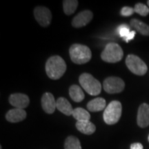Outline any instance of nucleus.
Masks as SVG:
<instances>
[{
  "instance_id": "nucleus-1",
  "label": "nucleus",
  "mask_w": 149,
  "mask_h": 149,
  "mask_svg": "<svg viewBox=\"0 0 149 149\" xmlns=\"http://www.w3.org/2000/svg\"><path fill=\"white\" fill-rule=\"evenodd\" d=\"M45 69L50 79L57 80L64 75L66 70V64L60 56L55 55L46 61Z\"/></svg>"
},
{
  "instance_id": "nucleus-2",
  "label": "nucleus",
  "mask_w": 149,
  "mask_h": 149,
  "mask_svg": "<svg viewBox=\"0 0 149 149\" xmlns=\"http://www.w3.org/2000/svg\"><path fill=\"white\" fill-rule=\"evenodd\" d=\"M69 54L72 61L76 64H83L88 62L92 57L91 49L87 46L74 44L70 46Z\"/></svg>"
},
{
  "instance_id": "nucleus-3",
  "label": "nucleus",
  "mask_w": 149,
  "mask_h": 149,
  "mask_svg": "<svg viewBox=\"0 0 149 149\" xmlns=\"http://www.w3.org/2000/svg\"><path fill=\"white\" fill-rule=\"evenodd\" d=\"M124 52L121 46L117 43H109L101 53V58L108 63H116L122 60Z\"/></svg>"
},
{
  "instance_id": "nucleus-4",
  "label": "nucleus",
  "mask_w": 149,
  "mask_h": 149,
  "mask_svg": "<svg viewBox=\"0 0 149 149\" xmlns=\"http://www.w3.org/2000/svg\"><path fill=\"white\" fill-rule=\"evenodd\" d=\"M79 81L86 92L93 96H97L101 93L102 84L92 74L82 73L79 77Z\"/></svg>"
},
{
  "instance_id": "nucleus-5",
  "label": "nucleus",
  "mask_w": 149,
  "mask_h": 149,
  "mask_svg": "<svg viewBox=\"0 0 149 149\" xmlns=\"http://www.w3.org/2000/svg\"><path fill=\"white\" fill-rule=\"evenodd\" d=\"M122 112V104L119 101H112L104 112V120L108 125H113L120 120Z\"/></svg>"
},
{
  "instance_id": "nucleus-6",
  "label": "nucleus",
  "mask_w": 149,
  "mask_h": 149,
  "mask_svg": "<svg viewBox=\"0 0 149 149\" xmlns=\"http://www.w3.org/2000/svg\"><path fill=\"white\" fill-rule=\"evenodd\" d=\"M126 66L133 74L142 76L146 73L148 67L144 61L135 55H128L126 59Z\"/></svg>"
},
{
  "instance_id": "nucleus-7",
  "label": "nucleus",
  "mask_w": 149,
  "mask_h": 149,
  "mask_svg": "<svg viewBox=\"0 0 149 149\" xmlns=\"http://www.w3.org/2000/svg\"><path fill=\"white\" fill-rule=\"evenodd\" d=\"M103 88L109 94L120 93L125 88V83L120 77H109L104 81Z\"/></svg>"
},
{
  "instance_id": "nucleus-8",
  "label": "nucleus",
  "mask_w": 149,
  "mask_h": 149,
  "mask_svg": "<svg viewBox=\"0 0 149 149\" xmlns=\"http://www.w3.org/2000/svg\"><path fill=\"white\" fill-rule=\"evenodd\" d=\"M36 21L42 27H47L52 21V13L49 9L44 6H37L34 10Z\"/></svg>"
},
{
  "instance_id": "nucleus-9",
  "label": "nucleus",
  "mask_w": 149,
  "mask_h": 149,
  "mask_svg": "<svg viewBox=\"0 0 149 149\" xmlns=\"http://www.w3.org/2000/svg\"><path fill=\"white\" fill-rule=\"evenodd\" d=\"M8 100L9 103L16 109H25L30 103V100L28 95L22 93H14L10 95Z\"/></svg>"
},
{
  "instance_id": "nucleus-10",
  "label": "nucleus",
  "mask_w": 149,
  "mask_h": 149,
  "mask_svg": "<svg viewBox=\"0 0 149 149\" xmlns=\"http://www.w3.org/2000/svg\"><path fill=\"white\" fill-rule=\"evenodd\" d=\"M93 17V13L91 10H85L80 12L73 18L72 21V26L74 28H81L87 25Z\"/></svg>"
},
{
  "instance_id": "nucleus-11",
  "label": "nucleus",
  "mask_w": 149,
  "mask_h": 149,
  "mask_svg": "<svg viewBox=\"0 0 149 149\" xmlns=\"http://www.w3.org/2000/svg\"><path fill=\"white\" fill-rule=\"evenodd\" d=\"M137 122L141 128H146L149 126V104L143 103L139 106L137 112Z\"/></svg>"
},
{
  "instance_id": "nucleus-12",
  "label": "nucleus",
  "mask_w": 149,
  "mask_h": 149,
  "mask_svg": "<svg viewBox=\"0 0 149 149\" xmlns=\"http://www.w3.org/2000/svg\"><path fill=\"white\" fill-rule=\"evenodd\" d=\"M41 104L43 110L47 114H53L56 108V101L53 95L51 93H45L42 97Z\"/></svg>"
},
{
  "instance_id": "nucleus-13",
  "label": "nucleus",
  "mask_w": 149,
  "mask_h": 149,
  "mask_svg": "<svg viewBox=\"0 0 149 149\" xmlns=\"http://www.w3.org/2000/svg\"><path fill=\"white\" fill-rule=\"evenodd\" d=\"M26 117V112L21 109H11L6 115V120L12 123L22 122L25 120Z\"/></svg>"
},
{
  "instance_id": "nucleus-14",
  "label": "nucleus",
  "mask_w": 149,
  "mask_h": 149,
  "mask_svg": "<svg viewBox=\"0 0 149 149\" xmlns=\"http://www.w3.org/2000/svg\"><path fill=\"white\" fill-rule=\"evenodd\" d=\"M76 128L79 131L85 135H92L96 130V127L95 124L90 121H77L76 122Z\"/></svg>"
},
{
  "instance_id": "nucleus-15",
  "label": "nucleus",
  "mask_w": 149,
  "mask_h": 149,
  "mask_svg": "<svg viewBox=\"0 0 149 149\" xmlns=\"http://www.w3.org/2000/svg\"><path fill=\"white\" fill-rule=\"evenodd\" d=\"M56 108L61 113L68 116L72 115V112L74 110L70 102L64 97H59L57 99L56 101Z\"/></svg>"
},
{
  "instance_id": "nucleus-16",
  "label": "nucleus",
  "mask_w": 149,
  "mask_h": 149,
  "mask_svg": "<svg viewBox=\"0 0 149 149\" xmlns=\"http://www.w3.org/2000/svg\"><path fill=\"white\" fill-rule=\"evenodd\" d=\"M107 102L102 97L93 99L87 104V109L91 112L101 111L106 108Z\"/></svg>"
},
{
  "instance_id": "nucleus-17",
  "label": "nucleus",
  "mask_w": 149,
  "mask_h": 149,
  "mask_svg": "<svg viewBox=\"0 0 149 149\" xmlns=\"http://www.w3.org/2000/svg\"><path fill=\"white\" fill-rule=\"evenodd\" d=\"M130 25L137 32L144 36H149V26L137 19H132Z\"/></svg>"
},
{
  "instance_id": "nucleus-18",
  "label": "nucleus",
  "mask_w": 149,
  "mask_h": 149,
  "mask_svg": "<svg viewBox=\"0 0 149 149\" xmlns=\"http://www.w3.org/2000/svg\"><path fill=\"white\" fill-rule=\"evenodd\" d=\"M70 98L75 102H81L85 97L82 89L77 85H72L69 88Z\"/></svg>"
},
{
  "instance_id": "nucleus-19",
  "label": "nucleus",
  "mask_w": 149,
  "mask_h": 149,
  "mask_svg": "<svg viewBox=\"0 0 149 149\" xmlns=\"http://www.w3.org/2000/svg\"><path fill=\"white\" fill-rule=\"evenodd\" d=\"M72 116L77 121H90L91 115L86 110L82 108H76L72 112Z\"/></svg>"
},
{
  "instance_id": "nucleus-20",
  "label": "nucleus",
  "mask_w": 149,
  "mask_h": 149,
  "mask_svg": "<svg viewBox=\"0 0 149 149\" xmlns=\"http://www.w3.org/2000/svg\"><path fill=\"white\" fill-rule=\"evenodd\" d=\"M78 6V1L77 0H65L63 1V8L65 14L67 15H71L76 10Z\"/></svg>"
},
{
  "instance_id": "nucleus-21",
  "label": "nucleus",
  "mask_w": 149,
  "mask_h": 149,
  "mask_svg": "<svg viewBox=\"0 0 149 149\" xmlns=\"http://www.w3.org/2000/svg\"><path fill=\"white\" fill-rule=\"evenodd\" d=\"M64 149H81L80 141L74 136H68L64 143Z\"/></svg>"
},
{
  "instance_id": "nucleus-22",
  "label": "nucleus",
  "mask_w": 149,
  "mask_h": 149,
  "mask_svg": "<svg viewBox=\"0 0 149 149\" xmlns=\"http://www.w3.org/2000/svg\"><path fill=\"white\" fill-rule=\"evenodd\" d=\"M134 10L136 13L140 15L143 17L147 16L149 13L148 7L142 3H136L135 7H134Z\"/></svg>"
},
{
  "instance_id": "nucleus-23",
  "label": "nucleus",
  "mask_w": 149,
  "mask_h": 149,
  "mask_svg": "<svg viewBox=\"0 0 149 149\" xmlns=\"http://www.w3.org/2000/svg\"><path fill=\"white\" fill-rule=\"evenodd\" d=\"M117 32L120 37H122L123 39L125 38L126 37L128 36V35L130 33V27L128 26L127 24H124L122 25L119 26L117 29Z\"/></svg>"
},
{
  "instance_id": "nucleus-24",
  "label": "nucleus",
  "mask_w": 149,
  "mask_h": 149,
  "mask_svg": "<svg viewBox=\"0 0 149 149\" xmlns=\"http://www.w3.org/2000/svg\"><path fill=\"white\" fill-rule=\"evenodd\" d=\"M134 13H135L134 8L129 6L123 7L122 10L120 11L121 15L124 16V17H129L130 15H132Z\"/></svg>"
},
{
  "instance_id": "nucleus-25",
  "label": "nucleus",
  "mask_w": 149,
  "mask_h": 149,
  "mask_svg": "<svg viewBox=\"0 0 149 149\" xmlns=\"http://www.w3.org/2000/svg\"><path fill=\"white\" fill-rule=\"evenodd\" d=\"M135 34H136V32L135 31H130V33H129V34L128 35V36L127 37H126L125 38H124L123 39V40H124V41H125L126 42H129V41H130V40H133V39L134 38V37L135 36Z\"/></svg>"
},
{
  "instance_id": "nucleus-26",
  "label": "nucleus",
  "mask_w": 149,
  "mask_h": 149,
  "mask_svg": "<svg viewBox=\"0 0 149 149\" xmlns=\"http://www.w3.org/2000/svg\"><path fill=\"white\" fill-rule=\"evenodd\" d=\"M130 149H144L143 148V145L141 143H133L130 145Z\"/></svg>"
},
{
  "instance_id": "nucleus-27",
  "label": "nucleus",
  "mask_w": 149,
  "mask_h": 149,
  "mask_svg": "<svg viewBox=\"0 0 149 149\" xmlns=\"http://www.w3.org/2000/svg\"><path fill=\"white\" fill-rule=\"evenodd\" d=\"M147 4H148V6H149V0L148 1H147Z\"/></svg>"
},
{
  "instance_id": "nucleus-28",
  "label": "nucleus",
  "mask_w": 149,
  "mask_h": 149,
  "mask_svg": "<svg viewBox=\"0 0 149 149\" xmlns=\"http://www.w3.org/2000/svg\"><path fill=\"white\" fill-rule=\"evenodd\" d=\"M0 149H2V147H1V146H0Z\"/></svg>"
},
{
  "instance_id": "nucleus-29",
  "label": "nucleus",
  "mask_w": 149,
  "mask_h": 149,
  "mask_svg": "<svg viewBox=\"0 0 149 149\" xmlns=\"http://www.w3.org/2000/svg\"><path fill=\"white\" fill-rule=\"evenodd\" d=\"M148 141H149V135H148Z\"/></svg>"
}]
</instances>
